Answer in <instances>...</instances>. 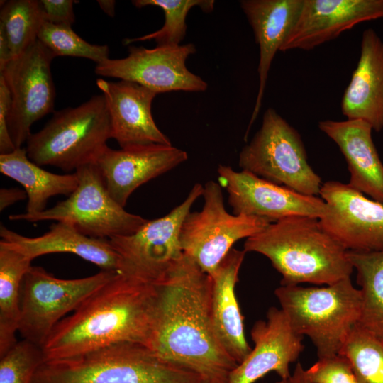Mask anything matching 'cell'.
I'll list each match as a JSON object with an SVG mask.
<instances>
[{"label": "cell", "instance_id": "30bf717a", "mask_svg": "<svg viewBox=\"0 0 383 383\" xmlns=\"http://www.w3.org/2000/svg\"><path fill=\"white\" fill-rule=\"evenodd\" d=\"M221 187L219 183L211 180L205 184L202 209L187 215L179 234L183 253L209 275L234 243L256 234L272 223L260 217L228 213L224 206Z\"/></svg>", "mask_w": 383, "mask_h": 383}, {"label": "cell", "instance_id": "9c48e42d", "mask_svg": "<svg viewBox=\"0 0 383 383\" xmlns=\"http://www.w3.org/2000/svg\"><path fill=\"white\" fill-rule=\"evenodd\" d=\"M117 274L101 270L84 278L63 279L31 265L21 285L18 333L23 339L43 347L67 313L76 310Z\"/></svg>", "mask_w": 383, "mask_h": 383}, {"label": "cell", "instance_id": "83f0119b", "mask_svg": "<svg viewBox=\"0 0 383 383\" xmlns=\"http://www.w3.org/2000/svg\"><path fill=\"white\" fill-rule=\"evenodd\" d=\"M360 286L361 311L358 325L383 339V250H348Z\"/></svg>", "mask_w": 383, "mask_h": 383}, {"label": "cell", "instance_id": "e0dca14e", "mask_svg": "<svg viewBox=\"0 0 383 383\" xmlns=\"http://www.w3.org/2000/svg\"><path fill=\"white\" fill-rule=\"evenodd\" d=\"M383 18V0H304L280 51L310 50L357 24Z\"/></svg>", "mask_w": 383, "mask_h": 383}, {"label": "cell", "instance_id": "8fae6325", "mask_svg": "<svg viewBox=\"0 0 383 383\" xmlns=\"http://www.w3.org/2000/svg\"><path fill=\"white\" fill-rule=\"evenodd\" d=\"M204 186L195 184L185 200L165 216L148 220L134 233L109 240L120 259L118 273L155 284L183 256L182 224Z\"/></svg>", "mask_w": 383, "mask_h": 383}, {"label": "cell", "instance_id": "8d00e7d4", "mask_svg": "<svg viewBox=\"0 0 383 383\" xmlns=\"http://www.w3.org/2000/svg\"><path fill=\"white\" fill-rule=\"evenodd\" d=\"M289 383H312L306 376V370L301 363H297L295 370L289 378Z\"/></svg>", "mask_w": 383, "mask_h": 383}, {"label": "cell", "instance_id": "2e32d148", "mask_svg": "<svg viewBox=\"0 0 383 383\" xmlns=\"http://www.w3.org/2000/svg\"><path fill=\"white\" fill-rule=\"evenodd\" d=\"M187 158V152L172 145L149 144L119 150L107 147L94 165L111 196L124 207L137 188Z\"/></svg>", "mask_w": 383, "mask_h": 383}, {"label": "cell", "instance_id": "ba28073f", "mask_svg": "<svg viewBox=\"0 0 383 383\" xmlns=\"http://www.w3.org/2000/svg\"><path fill=\"white\" fill-rule=\"evenodd\" d=\"M75 172L79 184L66 199L38 213L12 214L9 218L30 222L67 221L87 236L107 240L131 235L146 223L148 219L127 212L111 196L94 164Z\"/></svg>", "mask_w": 383, "mask_h": 383}, {"label": "cell", "instance_id": "5bb4252c", "mask_svg": "<svg viewBox=\"0 0 383 383\" xmlns=\"http://www.w3.org/2000/svg\"><path fill=\"white\" fill-rule=\"evenodd\" d=\"M218 181L228 193V202L235 215L262 218L275 222L290 216L318 218L327 211L326 202L262 179L250 172L235 171L220 165Z\"/></svg>", "mask_w": 383, "mask_h": 383}, {"label": "cell", "instance_id": "1f68e13d", "mask_svg": "<svg viewBox=\"0 0 383 383\" xmlns=\"http://www.w3.org/2000/svg\"><path fill=\"white\" fill-rule=\"evenodd\" d=\"M45 362L42 347L25 339L0 356V383H32Z\"/></svg>", "mask_w": 383, "mask_h": 383}, {"label": "cell", "instance_id": "f1b7e54d", "mask_svg": "<svg viewBox=\"0 0 383 383\" xmlns=\"http://www.w3.org/2000/svg\"><path fill=\"white\" fill-rule=\"evenodd\" d=\"M213 0H135L132 4L138 9L155 6L165 13L162 27L151 33L134 38H127L124 44L153 40L157 46H177L184 40L187 33L186 18L189 11L198 6L206 13L213 10Z\"/></svg>", "mask_w": 383, "mask_h": 383}, {"label": "cell", "instance_id": "d6a6232c", "mask_svg": "<svg viewBox=\"0 0 383 383\" xmlns=\"http://www.w3.org/2000/svg\"><path fill=\"white\" fill-rule=\"evenodd\" d=\"M306 374L312 383H357L349 360L341 354L318 358Z\"/></svg>", "mask_w": 383, "mask_h": 383}, {"label": "cell", "instance_id": "7a4b0ae2", "mask_svg": "<svg viewBox=\"0 0 383 383\" xmlns=\"http://www.w3.org/2000/svg\"><path fill=\"white\" fill-rule=\"evenodd\" d=\"M155 312L154 284L118 273L56 325L42 347L45 362L121 343L148 347Z\"/></svg>", "mask_w": 383, "mask_h": 383}, {"label": "cell", "instance_id": "836d02e7", "mask_svg": "<svg viewBox=\"0 0 383 383\" xmlns=\"http://www.w3.org/2000/svg\"><path fill=\"white\" fill-rule=\"evenodd\" d=\"M72 0H40L45 22L72 27L75 21Z\"/></svg>", "mask_w": 383, "mask_h": 383}, {"label": "cell", "instance_id": "ffe728a7", "mask_svg": "<svg viewBox=\"0 0 383 383\" xmlns=\"http://www.w3.org/2000/svg\"><path fill=\"white\" fill-rule=\"evenodd\" d=\"M304 0H243L240 1L259 45L257 67L259 87L255 106L245 133L257 117L262 106L268 73L277 51L295 24Z\"/></svg>", "mask_w": 383, "mask_h": 383}, {"label": "cell", "instance_id": "3957f363", "mask_svg": "<svg viewBox=\"0 0 383 383\" xmlns=\"http://www.w3.org/2000/svg\"><path fill=\"white\" fill-rule=\"evenodd\" d=\"M245 252L267 257L282 274L283 286L333 284L354 270L346 250L316 217L295 216L270 223L248 238Z\"/></svg>", "mask_w": 383, "mask_h": 383}, {"label": "cell", "instance_id": "8992f818", "mask_svg": "<svg viewBox=\"0 0 383 383\" xmlns=\"http://www.w3.org/2000/svg\"><path fill=\"white\" fill-rule=\"evenodd\" d=\"M111 138L109 110L103 94L74 108L55 111L26 141L29 159L40 166L70 172L94 164Z\"/></svg>", "mask_w": 383, "mask_h": 383}, {"label": "cell", "instance_id": "d590c367", "mask_svg": "<svg viewBox=\"0 0 383 383\" xmlns=\"http://www.w3.org/2000/svg\"><path fill=\"white\" fill-rule=\"evenodd\" d=\"M27 194L25 190L18 188H2L0 189V210L2 211L12 204L25 199Z\"/></svg>", "mask_w": 383, "mask_h": 383}, {"label": "cell", "instance_id": "74e56055", "mask_svg": "<svg viewBox=\"0 0 383 383\" xmlns=\"http://www.w3.org/2000/svg\"><path fill=\"white\" fill-rule=\"evenodd\" d=\"M101 10L108 16L113 17L115 16L116 1L113 0H99L97 1Z\"/></svg>", "mask_w": 383, "mask_h": 383}, {"label": "cell", "instance_id": "9a60e30c", "mask_svg": "<svg viewBox=\"0 0 383 383\" xmlns=\"http://www.w3.org/2000/svg\"><path fill=\"white\" fill-rule=\"evenodd\" d=\"M319 195L327 206L321 226L346 250H383L382 204L333 180L323 183Z\"/></svg>", "mask_w": 383, "mask_h": 383}, {"label": "cell", "instance_id": "ac0fdd59", "mask_svg": "<svg viewBox=\"0 0 383 383\" xmlns=\"http://www.w3.org/2000/svg\"><path fill=\"white\" fill-rule=\"evenodd\" d=\"M255 346L228 375L227 383H253L268 372L289 379V365L304 349L303 336L292 328L284 312L271 307L267 321H257L251 330Z\"/></svg>", "mask_w": 383, "mask_h": 383}, {"label": "cell", "instance_id": "4316f807", "mask_svg": "<svg viewBox=\"0 0 383 383\" xmlns=\"http://www.w3.org/2000/svg\"><path fill=\"white\" fill-rule=\"evenodd\" d=\"M44 22L40 1H4L0 10V68L38 40Z\"/></svg>", "mask_w": 383, "mask_h": 383}, {"label": "cell", "instance_id": "7c38bea8", "mask_svg": "<svg viewBox=\"0 0 383 383\" xmlns=\"http://www.w3.org/2000/svg\"><path fill=\"white\" fill-rule=\"evenodd\" d=\"M55 57L36 40L0 68L11 95L8 128L16 148L27 141L35 122L53 112L55 87L50 65Z\"/></svg>", "mask_w": 383, "mask_h": 383}, {"label": "cell", "instance_id": "d4e9b609", "mask_svg": "<svg viewBox=\"0 0 383 383\" xmlns=\"http://www.w3.org/2000/svg\"><path fill=\"white\" fill-rule=\"evenodd\" d=\"M0 172L21 184L28 196L26 213L33 215L46 209L48 201L57 195L69 196L77 187L79 177L48 172L31 161L26 148L0 154Z\"/></svg>", "mask_w": 383, "mask_h": 383}, {"label": "cell", "instance_id": "ab89813d", "mask_svg": "<svg viewBox=\"0 0 383 383\" xmlns=\"http://www.w3.org/2000/svg\"><path fill=\"white\" fill-rule=\"evenodd\" d=\"M277 383H289V379H281L279 382H278Z\"/></svg>", "mask_w": 383, "mask_h": 383}, {"label": "cell", "instance_id": "5b68a950", "mask_svg": "<svg viewBox=\"0 0 383 383\" xmlns=\"http://www.w3.org/2000/svg\"><path fill=\"white\" fill-rule=\"evenodd\" d=\"M274 293L294 331L310 338L318 358L339 354L359 322L361 294L350 277L323 287L282 285Z\"/></svg>", "mask_w": 383, "mask_h": 383}, {"label": "cell", "instance_id": "6da1fadb", "mask_svg": "<svg viewBox=\"0 0 383 383\" xmlns=\"http://www.w3.org/2000/svg\"><path fill=\"white\" fill-rule=\"evenodd\" d=\"M153 284L155 312L148 348L208 382L228 380L238 364L223 350L213 330L210 275L184 254Z\"/></svg>", "mask_w": 383, "mask_h": 383}, {"label": "cell", "instance_id": "4fadbf2b", "mask_svg": "<svg viewBox=\"0 0 383 383\" xmlns=\"http://www.w3.org/2000/svg\"><path fill=\"white\" fill-rule=\"evenodd\" d=\"M196 52L193 43L156 46L148 49L131 46L128 55L96 64L95 73L145 87L157 94L172 91H204L207 83L189 71L187 58Z\"/></svg>", "mask_w": 383, "mask_h": 383}, {"label": "cell", "instance_id": "44dd1931", "mask_svg": "<svg viewBox=\"0 0 383 383\" xmlns=\"http://www.w3.org/2000/svg\"><path fill=\"white\" fill-rule=\"evenodd\" d=\"M318 128L339 148L348 165V184L383 204V164L372 138L371 126L362 120L318 122Z\"/></svg>", "mask_w": 383, "mask_h": 383}, {"label": "cell", "instance_id": "e575fe53", "mask_svg": "<svg viewBox=\"0 0 383 383\" xmlns=\"http://www.w3.org/2000/svg\"><path fill=\"white\" fill-rule=\"evenodd\" d=\"M11 109V95L9 89L0 77V153L13 152L16 147L8 128V117Z\"/></svg>", "mask_w": 383, "mask_h": 383}, {"label": "cell", "instance_id": "277c9868", "mask_svg": "<svg viewBox=\"0 0 383 383\" xmlns=\"http://www.w3.org/2000/svg\"><path fill=\"white\" fill-rule=\"evenodd\" d=\"M32 383H208L148 347L121 343L76 357L44 362Z\"/></svg>", "mask_w": 383, "mask_h": 383}, {"label": "cell", "instance_id": "f546056e", "mask_svg": "<svg viewBox=\"0 0 383 383\" xmlns=\"http://www.w3.org/2000/svg\"><path fill=\"white\" fill-rule=\"evenodd\" d=\"M339 354L349 360L357 383H383V339L357 323Z\"/></svg>", "mask_w": 383, "mask_h": 383}, {"label": "cell", "instance_id": "7402d4cb", "mask_svg": "<svg viewBox=\"0 0 383 383\" xmlns=\"http://www.w3.org/2000/svg\"><path fill=\"white\" fill-rule=\"evenodd\" d=\"M340 108L347 119L365 121L376 132L383 129V40L372 28L362 33L360 58Z\"/></svg>", "mask_w": 383, "mask_h": 383}, {"label": "cell", "instance_id": "4dcf8cb0", "mask_svg": "<svg viewBox=\"0 0 383 383\" xmlns=\"http://www.w3.org/2000/svg\"><path fill=\"white\" fill-rule=\"evenodd\" d=\"M39 40L55 57H84L96 64L109 59L107 45L91 44L78 35L72 27L44 22L38 35Z\"/></svg>", "mask_w": 383, "mask_h": 383}, {"label": "cell", "instance_id": "f35d334b", "mask_svg": "<svg viewBox=\"0 0 383 383\" xmlns=\"http://www.w3.org/2000/svg\"><path fill=\"white\" fill-rule=\"evenodd\" d=\"M228 380H216V381H211L208 383H227Z\"/></svg>", "mask_w": 383, "mask_h": 383}, {"label": "cell", "instance_id": "52a82bcc", "mask_svg": "<svg viewBox=\"0 0 383 383\" xmlns=\"http://www.w3.org/2000/svg\"><path fill=\"white\" fill-rule=\"evenodd\" d=\"M239 166L262 179L308 196H317L321 178L308 162L302 138L274 109L264 113L260 128L239 154Z\"/></svg>", "mask_w": 383, "mask_h": 383}, {"label": "cell", "instance_id": "484cf974", "mask_svg": "<svg viewBox=\"0 0 383 383\" xmlns=\"http://www.w3.org/2000/svg\"><path fill=\"white\" fill-rule=\"evenodd\" d=\"M32 260L4 240L0 241V356L18 340L23 278Z\"/></svg>", "mask_w": 383, "mask_h": 383}, {"label": "cell", "instance_id": "cb8c5ba5", "mask_svg": "<svg viewBox=\"0 0 383 383\" xmlns=\"http://www.w3.org/2000/svg\"><path fill=\"white\" fill-rule=\"evenodd\" d=\"M0 236L32 261L43 255L65 252L76 255L101 270L118 272L119 270V256L109 240L87 236L67 221H57L48 232L35 238L22 235L1 225Z\"/></svg>", "mask_w": 383, "mask_h": 383}, {"label": "cell", "instance_id": "603a6c76", "mask_svg": "<svg viewBox=\"0 0 383 383\" xmlns=\"http://www.w3.org/2000/svg\"><path fill=\"white\" fill-rule=\"evenodd\" d=\"M245 251L232 248L210 274L211 316L215 334L226 353L238 364L251 351L244 332L243 316L235 292Z\"/></svg>", "mask_w": 383, "mask_h": 383}, {"label": "cell", "instance_id": "d6986e66", "mask_svg": "<svg viewBox=\"0 0 383 383\" xmlns=\"http://www.w3.org/2000/svg\"><path fill=\"white\" fill-rule=\"evenodd\" d=\"M96 84L106 101L111 138L121 148L149 144L172 145L152 117V103L156 92L125 80L116 82L99 78Z\"/></svg>", "mask_w": 383, "mask_h": 383}]
</instances>
